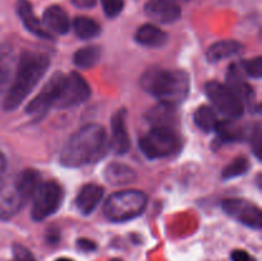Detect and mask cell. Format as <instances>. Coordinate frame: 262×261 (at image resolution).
I'll return each mask as SVG.
<instances>
[{"instance_id": "cell-1", "label": "cell", "mask_w": 262, "mask_h": 261, "mask_svg": "<svg viewBox=\"0 0 262 261\" xmlns=\"http://www.w3.org/2000/svg\"><path fill=\"white\" fill-rule=\"evenodd\" d=\"M49 66L50 59L45 54L23 51L18 59L14 79L3 100V109L7 112L17 109L45 76Z\"/></svg>"}, {"instance_id": "cell-2", "label": "cell", "mask_w": 262, "mask_h": 261, "mask_svg": "<svg viewBox=\"0 0 262 261\" xmlns=\"http://www.w3.org/2000/svg\"><path fill=\"white\" fill-rule=\"evenodd\" d=\"M106 145V130L102 125L96 123L83 125L67 141L59 160L61 165L68 168L83 166L101 158Z\"/></svg>"}, {"instance_id": "cell-3", "label": "cell", "mask_w": 262, "mask_h": 261, "mask_svg": "<svg viewBox=\"0 0 262 261\" xmlns=\"http://www.w3.org/2000/svg\"><path fill=\"white\" fill-rule=\"evenodd\" d=\"M141 87L163 104H182L189 94V77L184 71L150 68L140 79Z\"/></svg>"}, {"instance_id": "cell-4", "label": "cell", "mask_w": 262, "mask_h": 261, "mask_svg": "<svg viewBox=\"0 0 262 261\" xmlns=\"http://www.w3.org/2000/svg\"><path fill=\"white\" fill-rule=\"evenodd\" d=\"M146 206V193L137 189H127L110 194L104 204V215L110 222L124 223L140 216Z\"/></svg>"}, {"instance_id": "cell-5", "label": "cell", "mask_w": 262, "mask_h": 261, "mask_svg": "<svg viewBox=\"0 0 262 261\" xmlns=\"http://www.w3.org/2000/svg\"><path fill=\"white\" fill-rule=\"evenodd\" d=\"M181 147L178 135L169 127H154L140 140V148L148 159H163L176 154Z\"/></svg>"}, {"instance_id": "cell-6", "label": "cell", "mask_w": 262, "mask_h": 261, "mask_svg": "<svg viewBox=\"0 0 262 261\" xmlns=\"http://www.w3.org/2000/svg\"><path fill=\"white\" fill-rule=\"evenodd\" d=\"M205 91H206L210 101L217 109V112L222 113L223 115H225L229 119H239L243 113H245L243 102L225 84L215 81L209 82L205 86Z\"/></svg>"}, {"instance_id": "cell-7", "label": "cell", "mask_w": 262, "mask_h": 261, "mask_svg": "<svg viewBox=\"0 0 262 261\" xmlns=\"http://www.w3.org/2000/svg\"><path fill=\"white\" fill-rule=\"evenodd\" d=\"M63 196V189L55 182L41 183L37 192L33 196L32 210H31L32 219L36 222H41V220L51 216L60 207Z\"/></svg>"}, {"instance_id": "cell-8", "label": "cell", "mask_w": 262, "mask_h": 261, "mask_svg": "<svg viewBox=\"0 0 262 261\" xmlns=\"http://www.w3.org/2000/svg\"><path fill=\"white\" fill-rule=\"evenodd\" d=\"M64 81H66V74L61 73V72L54 73L48 81V83L38 92L37 96L27 105L26 113L31 117H41L51 106H55L61 89H63Z\"/></svg>"}, {"instance_id": "cell-9", "label": "cell", "mask_w": 262, "mask_h": 261, "mask_svg": "<svg viewBox=\"0 0 262 261\" xmlns=\"http://www.w3.org/2000/svg\"><path fill=\"white\" fill-rule=\"evenodd\" d=\"M90 95H91V90L83 77L76 72H72V73L66 74V81H64L63 89H61L55 106H58L59 109L77 106L86 101Z\"/></svg>"}, {"instance_id": "cell-10", "label": "cell", "mask_w": 262, "mask_h": 261, "mask_svg": "<svg viewBox=\"0 0 262 261\" xmlns=\"http://www.w3.org/2000/svg\"><path fill=\"white\" fill-rule=\"evenodd\" d=\"M223 209L229 216L253 229L261 228V210L252 202L241 199H228L223 201Z\"/></svg>"}, {"instance_id": "cell-11", "label": "cell", "mask_w": 262, "mask_h": 261, "mask_svg": "<svg viewBox=\"0 0 262 261\" xmlns=\"http://www.w3.org/2000/svg\"><path fill=\"white\" fill-rule=\"evenodd\" d=\"M26 202L15 181L0 184V219H10L17 215Z\"/></svg>"}, {"instance_id": "cell-12", "label": "cell", "mask_w": 262, "mask_h": 261, "mask_svg": "<svg viewBox=\"0 0 262 261\" xmlns=\"http://www.w3.org/2000/svg\"><path fill=\"white\" fill-rule=\"evenodd\" d=\"M145 13L154 22L169 25L181 18L182 10L177 0H148L145 5Z\"/></svg>"}, {"instance_id": "cell-13", "label": "cell", "mask_w": 262, "mask_h": 261, "mask_svg": "<svg viewBox=\"0 0 262 261\" xmlns=\"http://www.w3.org/2000/svg\"><path fill=\"white\" fill-rule=\"evenodd\" d=\"M127 113L120 109L112 118V138H110V147L115 154L124 155L130 147L129 135H128L127 125H125Z\"/></svg>"}, {"instance_id": "cell-14", "label": "cell", "mask_w": 262, "mask_h": 261, "mask_svg": "<svg viewBox=\"0 0 262 261\" xmlns=\"http://www.w3.org/2000/svg\"><path fill=\"white\" fill-rule=\"evenodd\" d=\"M17 13L19 15L20 20L25 25L26 30L30 31L32 35L37 36V37L45 38V40H51L53 35L48 32L42 23L36 18L35 13H33L32 5L28 0H18L17 3Z\"/></svg>"}, {"instance_id": "cell-15", "label": "cell", "mask_w": 262, "mask_h": 261, "mask_svg": "<svg viewBox=\"0 0 262 261\" xmlns=\"http://www.w3.org/2000/svg\"><path fill=\"white\" fill-rule=\"evenodd\" d=\"M102 196H104V188L101 186L95 183L86 184L79 189L77 194L76 207L81 214L90 215L101 202Z\"/></svg>"}, {"instance_id": "cell-16", "label": "cell", "mask_w": 262, "mask_h": 261, "mask_svg": "<svg viewBox=\"0 0 262 261\" xmlns=\"http://www.w3.org/2000/svg\"><path fill=\"white\" fill-rule=\"evenodd\" d=\"M227 79V86L239 97L241 101H247L248 104H251V101L255 100L253 89L247 83V81L243 77V71L241 68V66L232 64L229 68V72H228Z\"/></svg>"}, {"instance_id": "cell-17", "label": "cell", "mask_w": 262, "mask_h": 261, "mask_svg": "<svg viewBox=\"0 0 262 261\" xmlns=\"http://www.w3.org/2000/svg\"><path fill=\"white\" fill-rule=\"evenodd\" d=\"M42 25L58 35H66L71 27V20L63 8L59 5H51L43 12Z\"/></svg>"}, {"instance_id": "cell-18", "label": "cell", "mask_w": 262, "mask_h": 261, "mask_svg": "<svg viewBox=\"0 0 262 261\" xmlns=\"http://www.w3.org/2000/svg\"><path fill=\"white\" fill-rule=\"evenodd\" d=\"M136 41L146 48H163L169 41L168 33L151 23L142 25L135 36Z\"/></svg>"}, {"instance_id": "cell-19", "label": "cell", "mask_w": 262, "mask_h": 261, "mask_svg": "<svg viewBox=\"0 0 262 261\" xmlns=\"http://www.w3.org/2000/svg\"><path fill=\"white\" fill-rule=\"evenodd\" d=\"M243 49L242 44L234 40H223L212 44L207 51V59L211 63L224 60V59L230 58V56L237 55Z\"/></svg>"}, {"instance_id": "cell-20", "label": "cell", "mask_w": 262, "mask_h": 261, "mask_svg": "<svg viewBox=\"0 0 262 261\" xmlns=\"http://www.w3.org/2000/svg\"><path fill=\"white\" fill-rule=\"evenodd\" d=\"M105 178L114 186H123V184H129L136 181L137 174L125 164L112 163L105 169Z\"/></svg>"}, {"instance_id": "cell-21", "label": "cell", "mask_w": 262, "mask_h": 261, "mask_svg": "<svg viewBox=\"0 0 262 261\" xmlns=\"http://www.w3.org/2000/svg\"><path fill=\"white\" fill-rule=\"evenodd\" d=\"M14 181L18 189H19L20 193L23 194V197H25L27 202L30 201L31 199H33V196H35L36 192H37L38 187L41 186L40 173L33 170V169L23 170Z\"/></svg>"}, {"instance_id": "cell-22", "label": "cell", "mask_w": 262, "mask_h": 261, "mask_svg": "<svg viewBox=\"0 0 262 261\" xmlns=\"http://www.w3.org/2000/svg\"><path fill=\"white\" fill-rule=\"evenodd\" d=\"M176 106L168 104H160L152 107L148 112V122L154 124V127H170L171 123L176 122Z\"/></svg>"}, {"instance_id": "cell-23", "label": "cell", "mask_w": 262, "mask_h": 261, "mask_svg": "<svg viewBox=\"0 0 262 261\" xmlns=\"http://www.w3.org/2000/svg\"><path fill=\"white\" fill-rule=\"evenodd\" d=\"M100 56H101V50L99 46H86L74 53L73 63L81 69L92 68L99 63Z\"/></svg>"}, {"instance_id": "cell-24", "label": "cell", "mask_w": 262, "mask_h": 261, "mask_svg": "<svg viewBox=\"0 0 262 261\" xmlns=\"http://www.w3.org/2000/svg\"><path fill=\"white\" fill-rule=\"evenodd\" d=\"M194 123L200 129L205 130V132H211L217 128L219 119L211 106L202 105V106L197 107V110L194 112Z\"/></svg>"}, {"instance_id": "cell-25", "label": "cell", "mask_w": 262, "mask_h": 261, "mask_svg": "<svg viewBox=\"0 0 262 261\" xmlns=\"http://www.w3.org/2000/svg\"><path fill=\"white\" fill-rule=\"evenodd\" d=\"M74 32L82 40H90L100 33V26L95 19L90 17H77L73 22Z\"/></svg>"}, {"instance_id": "cell-26", "label": "cell", "mask_w": 262, "mask_h": 261, "mask_svg": "<svg viewBox=\"0 0 262 261\" xmlns=\"http://www.w3.org/2000/svg\"><path fill=\"white\" fill-rule=\"evenodd\" d=\"M250 169V161L246 158H237L232 161L225 169L223 170V178L224 179H232L237 178V177L246 174Z\"/></svg>"}, {"instance_id": "cell-27", "label": "cell", "mask_w": 262, "mask_h": 261, "mask_svg": "<svg viewBox=\"0 0 262 261\" xmlns=\"http://www.w3.org/2000/svg\"><path fill=\"white\" fill-rule=\"evenodd\" d=\"M216 130L219 133L220 140L225 141V142H233V141L242 138V128L232 122L219 123Z\"/></svg>"}, {"instance_id": "cell-28", "label": "cell", "mask_w": 262, "mask_h": 261, "mask_svg": "<svg viewBox=\"0 0 262 261\" xmlns=\"http://www.w3.org/2000/svg\"><path fill=\"white\" fill-rule=\"evenodd\" d=\"M242 71L247 73V76L252 77V78H261L262 76V58L261 56H256V58L246 60L243 66H241Z\"/></svg>"}, {"instance_id": "cell-29", "label": "cell", "mask_w": 262, "mask_h": 261, "mask_svg": "<svg viewBox=\"0 0 262 261\" xmlns=\"http://www.w3.org/2000/svg\"><path fill=\"white\" fill-rule=\"evenodd\" d=\"M102 9L106 17L115 18L122 13L124 8V2L123 0H102Z\"/></svg>"}, {"instance_id": "cell-30", "label": "cell", "mask_w": 262, "mask_h": 261, "mask_svg": "<svg viewBox=\"0 0 262 261\" xmlns=\"http://www.w3.org/2000/svg\"><path fill=\"white\" fill-rule=\"evenodd\" d=\"M10 261H36L32 253L20 245H15L13 247V258Z\"/></svg>"}, {"instance_id": "cell-31", "label": "cell", "mask_w": 262, "mask_h": 261, "mask_svg": "<svg viewBox=\"0 0 262 261\" xmlns=\"http://www.w3.org/2000/svg\"><path fill=\"white\" fill-rule=\"evenodd\" d=\"M230 257H232V261H256V258L245 250H234Z\"/></svg>"}, {"instance_id": "cell-32", "label": "cell", "mask_w": 262, "mask_h": 261, "mask_svg": "<svg viewBox=\"0 0 262 261\" xmlns=\"http://www.w3.org/2000/svg\"><path fill=\"white\" fill-rule=\"evenodd\" d=\"M77 247L84 252H91V251L96 250V243L94 241L87 240V238H81V240L77 241Z\"/></svg>"}, {"instance_id": "cell-33", "label": "cell", "mask_w": 262, "mask_h": 261, "mask_svg": "<svg viewBox=\"0 0 262 261\" xmlns=\"http://www.w3.org/2000/svg\"><path fill=\"white\" fill-rule=\"evenodd\" d=\"M261 141H262L261 129H260V127L257 125V128H256V130H255V136L252 137V145H253V147H255V153L257 154L258 158H260V151H261Z\"/></svg>"}, {"instance_id": "cell-34", "label": "cell", "mask_w": 262, "mask_h": 261, "mask_svg": "<svg viewBox=\"0 0 262 261\" xmlns=\"http://www.w3.org/2000/svg\"><path fill=\"white\" fill-rule=\"evenodd\" d=\"M71 2L76 7L82 8V9H89V8H92L96 5L97 0H71Z\"/></svg>"}, {"instance_id": "cell-35", "label": "cell", "mask_w": 262, "mask_h": 261, "mask_svg": "<svg viewBox=\"0 0 262 261\" xmlns=\"http://www.w3.org/2000/svg\"><path fill=\"white\" fill-rule=\"evenodd\" d=\"M5 169H7V160H5V156L0 153V184L3 183V178H4Z\"/></svg>"}, {"instance_id": "cell-36", "label": "cell", "mask_w": 262, "mask_h": 261, "mask_svg": "<svg viewBox=\"0 0 262 261\" xmlns=\"http://www.w3.org/2000/svg\"><path fill=\"white\" fill-rule=\"evenodd\" d=\"M55 261H73V260H71V258H68V257H60Z\"/></svg>"}, {"instance_id": "cell-37", "label": "cell", "mask_w": 262, "mask_h": 261, "mask_svg": "<svg viewBox=\"0 0 262 261\" xmlns=\"http://www.w3.org/2000/svg\"><path fill=\"white\" fill-rule=\"evenodd\" d=\"M110 261H122V260H120V258H112Z\"/></svg>"}, {"instance_id": "cell-38", "label": "cell", "mask_w": 262, "mask_h": 261, "mask_svg": "<svg viewBox=\"0 0 262 261\" xmlns=\"http://www.w3.org/2000/svg\"><path fill=\"white\" fill-rule=\"evenodd\" d=\"M2 51H3V50H2V49H0V56H2Z\"/></svg>"}, {"instance_id": "cell-39", "label": "cell", "mask_w": 262, "mask_h": 261, "mask_svg": "<svg viewBox=\"0 0 262 261\" xmlns=\"http://www.w3.org/2000/svg\"><path fill=\"white\" fill-rule=\"evenodd\" d=\"M177 2H178V0H177Z\"/></svg>"}]
</instances>
